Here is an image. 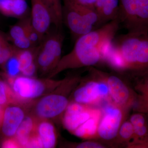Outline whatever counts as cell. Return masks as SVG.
Masks as SVG:
<instances>
[{
  "label": "cell",
  "mask_w": 148,
  "mask_h": 148,
  "mask_svg": "<svg viewBox=\"0 0 148 148\" xmlns=\"http://www.w3.org/2000/svg\"><path fill=\"white\" fill-rule=\"evenodd\" d=\"M16 47L10 44L6 38L0 31V66H4L14 54Z\"/></svg>",
  "instance_id": "obj_24"
},
{
  "label": "cell",
  "mask_w": 148,
  "mask_h": 148,
  "mask_svg": "<svg viewBox=\"0 0 148 148\" xmlns=\"http://www.w3.org/2000/svg\"><path fill=\"white\" fill-rule=\"evenodd\" d=\"M26 36L27 37L25 19L12 26L10 30L9 37L12 42L14 40Z\"/></svg>",
  "instance_id": "obj_26"
},
{
  "label": "cell",
  "mask_w": 148,
  "mask_h": 148,
  "mask_svg": "<svg viewBox=\"0 0 148 148\" xmlns=\"http://www.w3.org/2000/svg\"><path fill=\"white\" fill-rule=\"evenodd\" d=\"M135 89L139 94L148 95V77L141 79L135 86Z\"/></svg>",
  "instance_id": "obj_29"
},
{
  "label": "cell",
  "mask_w": 148,
  "mask_h": 148,
  "mask_svg": "<svg viewBox=\"0 0 148 148\" xmlns=\"http://www.w3.org/2000/svg\"><path fill=\"white\" fill-rule=\"evenodd\" d=\"M120 24L119 19H115L78 38L73 49L61 57L50 76L67 69L92 67L103 62L104 49L115 36Z\"/></svg>",
  "instance_id": "obj_2"
},
{
  "label": "cell",
  "mask_w": 148,
  "mask_h": 148,
  "mask_svg": "<svg viewBox=\"0 0 148 148\" xmlns=\"http://www.w3.org/2000/svg\"><path fill=\"white\" fill-rule=\"evenodd\" d=\"M27 10L25 0H0V12L6 16L23 17Z\"/></svg>",
  "instance_id": "obj_18"
},
{
  "label": "cell",
  "mask_w": 148,
  "mask_h": 148,
  "mask_svg": "<svg viewBox=\"0 0 148 148\" xmlns=\"http://www.w3.org/2000/svg\"><path fill=\"white\" fill-rule=\"evenodd\" d=\"M100 110L72 101L64 112L62 123L65 129L72 133Z\"/></svg>",
  "instance_id": "obj_10"
},
{
  "label": "cell",
  "mask_w": 148,
  "mask_h": 148,
  "mask_svg": "<svg viewBox=\"0 0 148 148\" xmlns=\"http://www.w3.org/2000/svg\"><path fill=\"white\" fill-rule=\"evenodd\" d=\"M103 62L119 73L148 77V33L115 36L104 49Z\"/></svg>",
  "instance_id": "obj_1"
},
{
  "label": "cell",
  "mask_w": 148,
  "mask_h": 148,
  "mask_svg": "<svg viewBox=\"0 0 148 148\" xmlns=\"http://www.w3.org/2000/svg\"><path fill=\"white\" fill-rule=\"evenodd\" d=\"M31 22L42 40L52 23L50 12L44 0H31Z\"/></svg>",
  "instance_id": "obj_12"
},
{
  "label": "cell",
  "mask_w": 148,
  "mask_h": 148,
  "mask_svg": "<svg viewBox=\"0 0 148 148\" xmlns=\"http://www.w3.org/2000/svg\"><path fill=\"white\" fill-rule=\"evenodd\" d=\"M94 9L99 16L101 25L119 19V0H97Z\"/></svg>",
  "instance_id": "obj_15"
},
{
  "label": "cell",
  "mask_w": 148,
  "mask_h": 148,
  "mask_svg": "<svg viewBox=\"0 0 148 148\" xmlns=\"http://www.w3.org/2000/svg\"><path fill=\"white\" fill-rule=\"evenodd\" d=\"M90 76L75 90L74 102L92 106L103 101L111 100L106 82L89 70Z\"/></svg>",
  "instance_id": "obj_9"
},
{
  "label": "cell",
  "mask_w": 148,
  "mask_h": 148,
  "mask_svg": "<svg viewBox=\"0 0 148 148\" xmlns=\"http://www.w3.org/2000/svg\"><path fill=\"white\" fill-rule=\"evenodd\" d=\"M50 11L52 24L56 29L61 30L64 21L62 0H44Z\"/></svg>",
  "instance_id": "obj_21"
},
{
  "label": "cell",
  "mask_w": 148,
  "mask_h": 148,
  "mask_svg": "<svg viewBox=\"0 0 148 148\" xmlns=\"http://www.w3.org/2000/svg\"><path fill=\"white\" fill-rule=\"evenodd\" d=\"M120 24L128 32L148 33V0H119Z\"/></svg>",
  "instance_id": "obj_6"
},
{
  "label": "cell",
  "mask_w": 148,
  "mask_h": 148,
  "mask_svg": "<svg viewBox=\"0 0 148 148\" xmlns=\"http://www.w3.org/2000/svg\"><path fill=\"white\" fill-rule=\"evenodd\" d=\"M37 122L38 120L34 116L24 118L14 137L21 148H26L29 139L36 130Z\"/></svg>",
  "instance_id": "obj_17"
},
{
  "label": "cell",
  "mask_w": 148,
  "mask_h": 148,
  "mask_svg": "<svg viewBox=\"0 0 148 148\" xmlns=\"http://www.w3.org/2000/svg\"><path fill=\"white\" fill-rule=\"evenodd\" d=\"M64 36L61 30L56 29L47 33L35 49L37 68L42 73H51L55 69L61 58Z\"/></svg>",
  "instance_id": "obj_5"
},
{
  "label": "cell",
  "mask_w": 148,
  "mask_h": 148,
  "mask_svg": "<svg viewBox=\"0 0 148 148\" xmlns=\"http://www.w3.org/2000/svg\"><path fill=\"white\" fill-rule=\"evenodd\" d=\"M5 107H3L0 105V126L1 124L3 117Z\"/></svg>",
  "instance_id": "obj_34"
},
{
  "label": "cell",
  "mask_w": 148,
  "mask_h": 148,
  "mask_svg": "<svg viewBox=\"0 0 148 148\" xmlns=\"http://www.w3.org/2000/svg\"><path fill=\"white\" fill-rule=\"evenodd\" d=\"M1 147L3 148H21V146L14 137L6 138L1 143Z\"/></svg>",
  "instance_id": "obj_32"
},
{
  "label": "cell",
  "mask_w": 148,
  "mask_h": 148,
  "mask_svg": "<svg viewBox=\"0 0 148 148\" xmlns=\"http://www.w3.org/2000/svg\"><path fill=\"white\" fill-rule=\"evenodd\" d=\"M101 114V110L97 114L78 127L72 134L78 138L87 140L97 138V130Z\"/></svg>",
  "instance_id": "obj_19"
},
{
  "label": "cell",
  "mask_w": 148,
  "mask_h": 148,
  "mask_svg": "<svg viewBox=\"0 0 148 148\" xmlns=\"http://www.w3.org/2000/svg\"><path fill=\"white\" fill-rule=\"evenodd\" d=\"M134 128L129 120H125L120 127L116 138L113 143L131 148L134 142Z\"/></svg>",
  "instance_id": "obj_20"
},
{
  "label": "cell",
  "mask_w": 148,
  "mask_h": 148,
  "mask_svg": "<svg viewBox=\"0 0 148 148\" xmlns=\"http://www.w3.org/2000/svg\"><path fill=\"white\" fill-rule=\"evenodd\" d=\"M35 132L41 141L43 148L54 147L56 143V135L53 125L49 120H38Z\"/></svg>",
  "instance_id": "obj_16"
},
{
  "label": "cell",
  "mask_w": 148,
  "mask_h": 148,
  "mask_svg": "<svg viewBox=\"0 0 148 148\" xmlns=\"http://www.w3.org/2000/svg\"><path fill=\"white\" fill-rule=\"evenodd\" d=\"M148 117L136 112L131 115L129 120L134 130V142L131 148H148Z\"/></svg>",
  "instance_id": "obj_14"
},
{
  "label": "cell",
  "mask_w": 148,
  "mask_h": 148,
  "mask_svg": "<svg viewBox=\"0 0 148 148\" xmlns=\"http://www.w3.org/2000/svg\"><path fill=\"white\" fill-rule=\"evenodd\" d=\"M133 107L135 112L145 114L148 117V95L138 94Z\"/></svg>",
  "instance_id": "obj_27"
},
{
  "label": "cell",
  "mask_w": 148,
  "mask_h": 148,
  "mask_svg": "<svg viewBox=\"0 0 148 148\" xmlns=\"http://www.w3.org/2000/svg\"><path fill=\"white\" fill-rule=\"evenodd\" d=\"M8 83L14 92L17 103H26L45 95L64 81L41 80L24 76L7 77Z\"/></svg>",
  "instance_id": "obj_4"
},
{
  "label": "cell",
  "mask_w": 148,
  "mask_h": 148,
  "mask_svg": "<svg viewBox=\"0 0 148 148\" xmlns=\"http://www.w3.org/2000/svg\"><path fill=\"white\" fill-rule=\"evenodd\" d=\"M17 103L10 86L7 82L0 80V105L5 107L10 104Z\"/></svg>",
  "instance_id": "obj_23"
},
{
  "label": "cell",
  "mask_w": 148,
  "mask_h": 148,
  "mask_svg": "<svg viewBox=\"0 0 148 148\" xmlns=\"http://www.w3.org/2000/svg\"><path fill=\"white\" fill-rule=\"evenodd\" d=\"M36 47L27 49H20L16 47L15 53L18 60L21 73L35 62Z\"/></svg>",
  "instance_id": "obj_22"
},
{
  "label": "cell",
  "mask_w": 148,
  "mask_h": 148,
  "mask_svg": "<svg viewBox=\"0 0 148 148\" xmlns=\"http://www.w3.org/2000/svg\"><path fill=\"white\" fill-rule=\"evenodd\" d=\"M26 148H43L41 141L35 131L29 139Z\"/></svg>",
  "instance_id": "obj_30"
},
{
  "label": "cell",
  "mask_w": 148,
  "mask_h": 148,
  "mask_svg": "<svg viewBox=\"0 0 148 148\" xmlns=\"http://www.w3.org/2000/svg\"><path fill=\"white\" fill-rule=\"evenodd\" d=\"M97 130V138L105 142H112L116 138L119 130L125 121L128 110L118 106L111 100L104 106Z\"/></svg>",
  "instance_id": "obj_7"
},
{
  "label": "cell",
  "mask_w": 148,
  "mask_h": 148,
  "mask_svg": "<svg viewBox=\"0 0 148 148\" xmlns=\"http://www.w3.org/2000/svg\"><path fill=\"white\" fill-rule=\"evenodd\" d=\"M37 69L38 68L36 64V62H34L23 71L21 72V73L24 76L32 77L36 73Z\"/></svg>",
  "instance_id": "obj_33"
},
{
  "label": "cell",
  "mask_w": 148,
  "mask_h": 148,
  "mask_svg": "<svg viewBox=\"0 0 148 148\" xmlns=\"http://www.w3.org/2000/svg\"><path fill=\"white\" fill-rule=\"evenodd\" d=\"M4 66L5 68V74L7 76L15 77L18 76V74L21 73L18 60L15 52L7 61Z\"/></svg>",
  "instance_id": "obj_25"
},
{
  "label": "cell",
  "mask_w": 148,
  "mask_h": 148,
  "mask_svg": "<svg viewBox=\"0 0 148 148\" xmlns=\"http://www.w3.org/2000/svg\"><path fill=\"white\" fill-rule=\"evenodd\" d=\"M75 147L78 148H105L108 147L109 146L101 142L88 140L79 143Z\"/></svg>",
  "instance_id": "obj_28"
},
{
  "label": "cell",
  "mask_w": 148,
  "mask_h": 148,
  "mask_svg": "<svg viewBox=\"0 0 148 148\" xmlns=\"http://www.w3.org/2000/svg\"><path fill=\"white\" fill-rule=\"evenodd\" d=\"M25 117L24 110L19 106H8L5 107L0 126L3 135L6 138L14 137Z\"/></svg>",
  "instance_id": "obj_13"
},
{
  "label": "cell",
  "mask_w": 148,
  "mask_h": 148,
  "mask_svg": "<svg viewBox=\"0 0 148 148\" xmlns=\"http://www.w3.org/2000/svg\"><path fill=\"white\" fill-rule=\"evenodd\" d=\"M63 16L64 23L76 39L94 30V27L86 21L79 12L68 2L64 1Z\"/></svg>",
  "instance_id": "obj_11"
},
{
  "label": "cell",
  "mask_w": 148,
  "mask_h": 148,
  "mask_svg": "<svg viewBox=\"0 0 148 148\" xmlns=\"http://www.w3.org/2000/svg\"><path fill=\"white\" fill-rule=\"evenodd\" d=\"M89 70L106 82L111 101L118 106L129 110L136 102L138 94L128 86L119 75L108 73L93 68Z\"/></svg>",
  "instance_id": "obj_8"
},
{
  "label": "cell",
  "mask_w": 148,
  "mask_h": 148,
  "mask_svg": "<svg viewBox=\"0 0 148 148\" xmlns=\"http://www.w3.org/2000/svg\"><path fill=\"white\" fill-rule=\"evenodd\" d=\"M75 4L95 10L94 7L97 0H64Z\"/></svg>",
  "instance_id": "obj_31"
},
{
  "label": "cell",
  "mask_w": 148,
  "mask_h": 148,
  "mask_svg": "<svg viewBox=\"0 0 148 148\" xmlns=\"http://www.w3.org/2000/svg\"><path fill=\"white\" fill-rule=\"evenodd\" d=\"M80 79V77L76 76L66 78L62 92L45 95L37 102L34 108V116L38 120H48L64 114L69 103L67 94L69 93Z\"/></svg>",
  "instance_id": "obj_3"
}]
</instances>
